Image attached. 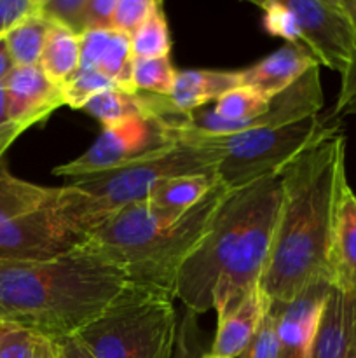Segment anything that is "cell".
I'll use <instances>...</instances> for the list:
<instances>
[{"label": "cell", "mask_w": 356, "mask_h": 358, "mask_svg": "<svg viewBox=\"0 0 356 358\" xmlns=\"http://www.w3.org/2000/svg\"><path fill=\"white\" fill-rule=\"evenodd\" d=\"M218 182L216 173L185 175V177L171 178L157 185L145 201L163 213L181 215L198 205Z\"/></svg>", "instance_id": "obj_18"}, {"label": "cell", "mask_w": 356, "mask_h": 358, "mask_svg": "<svg viewBox=\"0 0 356 358\" xmlns=\"http://www.w3.org/2000/svg\"><path fill=\"white\" fill-rule=\"evenodd\" d=\"M133 58H163L171 52V34L163 2L131 35Z\"/></svg>", "instance_id": "obj_21"}, {"label": "cell", "mask_w": 356, "mask_h": 358, "mask_svg": "<svg viewBox=\"0 0 356 358\" xmlns=\"http://www.w3.org/2000/svg\"><path fill=\"white\" fill-rule=\"evenodd\" d=\"M20 136L13 122L7 115V100H6V87L0 84V159H3V154L9 149L10 143Z\"/></svg>", "instance_id": "obj_35"}, {"label": "cell", "mask_w": 356, "mask_h": 358, "mask_svg": "<svg viewBox=\"0 0 356 358\" xmlns=\"http://www.w3.org/2000/svg\"><path fill=\"white\" fill-rule=\"evenodd\" d=\"M281 198V175L269 177L265 180L264 192L244 227L236 255L213 290V311L216 313V320L225 317L250 290L260 285L271 254Z\"/></svg>", "instance_id": "obj_9"}, {"label": "cell", "mask_w": 356, "mask_h": 358, "mask_svg": "<svg viewBox=\"0 0 356 358\" xmlns=\"http://www.w3.org/2000/svg\"><path fill=\"white\" fill-rule=\"evenodd\" d=\"M269 306L271 301L260 285L250 290L232 311L216 320L215 338L208 352L220 358H239L260 327Z\"/></svg>", "instance_id": "obj_16"}, {"label": "cell", "mask_w": 356, "mask_h": 358, "mask_svg": "<svg viewBox=\"0 0 356 358\" xmlns=\"http://www.w3.org/2000/svg\"><path fill=\"white\" fill-rule=\"evenodd\" d=\"M184 115L133 117L103 128L86 152L70 163L52 168V175L77 178L115 170L152 156L180 142V119Z\"/></svg>", "instance_id": "obj_10"}, {"label": "cell", "mask_w": 356, "mask_h": 358, "mask_svg": "<svg viewBox=\"0 0 356 358\" xmlns=\"http://www.w3.org/2000/svg\"><path fill=\"white\" fill-rule=\"evenodd\" d=\"M56 358H93L75 338L54 341Z\"/></svg>", "instance_id": "obj_36"}, {"label": "cell", "mask_w": 356, "mask_h": 358, "mask_svg": "<svg viewBox=\"0 0 356 358\" xmlns=\"http://www.w3.org/2000/svg\"><path fill=\"white\" fill-rule=\"evenodd\" d=\"M321 66L302 44H285L255 65L239 70L241 86H246L272 100L288 90L307 70Z\"/></svg>", "instance_id": "obj_15"}, {"label": "cell", "mask_w": 356, "mask_h": 358, "mask_svg": "<svg viewBox=\"0 0 356 358\" xmlns=\"http://www.w3.org/2000/svg\"><path fill=\"white\" fill-rule=\"evenodd\" d=\"M133 52L129 35L121 34V31L112 30L110 41L101 55L100 63H98V72L103 73L107 79L117 87L122 90H135L131 83V70H133Z\"/></svg>", "instance_id": "obj_24"}, {"label": "cell", "mask_w": 356, "mask_h": 358, "mask_svg": "<svg viewBox=\"0 0 356 358\" xmlns=\"http://www.w3.org/2000/svg\"><path fill=\"white\" fill-rule=\"evenodd\" d=\"M328 276L332 287L342 290L356 289V194L348 184V177L339 185L335 199Z\"/></svg>", "instance_id": "obj_14"}, {"label": "cell", "mask_w": 356, "mask_h": 358, "mask_svg": "<svg viewBox=\"0 0 356 358\" xmlns=\"http://www.w3.org/2000/svg\"><path fill=\"white\" fill-rule=\"evenodd\" d=\"M220 149L213 136L199 135L180 119V142L115 170L84 175L70 184L96 198L107 210L145 201L163 182L185 175L216 173Z\"/></svg>", "instance_id": "obj_6"}, {"label": "cell", "mask_w": 356, "mask_h": 358, "mask_svg": "<svg viewBox=\"0 0 356 358\" xmlns=\"http://www.w3.org/2000/svg\"><path fill=\"white\" fill-rule=\"evenodd\" d=\"M112 30H87L80 35V69L96 70Z\"/></svg>", "instance_id": "obj_31"}, {"label": "cell", "mask_w": 356, "mask_h": 358, "mask_svg": "<svg viewBox=\"0 0 356 358\" xmlns=\"http://www.w3.org/2000/svg\"><path fill=\"white\" fill-rule=\"evenodd\" d=\"M38 66L51 83L63 86L80 69V35L51 23Z\"/></svg>", "instance_id": "obj_19"}, {"label": "cell", "mask_w": 356, "mask_h": 358, "mask_svg": "<svg viewBox=\"0 0 356 358\" xmlns=\"http://www.w3.org/2000/svg\"><path fill=\"white\" fill-rule=\"evenodd\" d=\"M199 358H220V357H215V355H212V353H209V352H205Z\"/></svg>", "instance_id": "obj_39"}, {"label": "cell", "mask_w": 356, "mask_h": 358, "mask_svg": "<svg viewBox=\"0 0 356 358\" xmlns=\"http://www.w3.org/2000/svg\"><path fill=\"white\" fill-rule=\"evenodd\" d=\"M0 38H2V37H0Z\"/></svg>", "instance_id": "obj_41"}, {"label": "cell", "mask_w": 356, "mask_h": 358, "mask_svg": "<svg viewBox=\"0 0 356 358\" xmlns=\"http://www.w3.org/2000/svg\"><path fill=\"white\" fill-rule=\"evenodd\" d=\"M205 339L198 324V315L185 310L178 325L173 358H199L205 353Z\"/></svg>", "instance_id": "obj_30"}, {"label": "cell", "mask_w": 356, "mask_h": 358, "mask_svg": "<svg viewBox=\"0 0 356 358\" xmlns=\"http://www.w3.org/2000/svg\"><path fill=\"white\" fill-rule=\"evenodd\" d=\"M265 180L229 192L206 236L181 266L175 296L185 310L198 317L213 310V290L236 255L244 227L264 192Z\"/></svg>", "instance_id": "obj_8"}, {"label": "cell", "mask_w": 356, "mask_h": 358, "mask_svg": "<svg viewBox=\"0 0 356 358\" xmlns=\"http://www.w3.org/2000/svg\"><path fill=\"white\" fill-rule=\"evenodd\" d=\"M255 6L262 10V24L267 34L281 37L286 44H300L295 16L285 0H265L255 2Z\"/></svg>", "instance_id": "obj_26"}, {"label": "cell", "mask_w": 356, "mask_h": 358, "mask_svg": "<svg viewBox=\"0 0 356 358\" xmlns=\"http://www.w3.org/2000/svg\"><path fill=\"white\" fill-rule=\"evenodd\" d=\"M115 3H117V0H86L84 31L112 30Z\"/></svg>", "instance_id": "obj_34"}, {"label": "cell", "mask_w": 356, "mask_h": 358, "mask_svg": "<svg viewBox=\"0 0 356 358\" xmlns=\"http://www.w3.org/2000/svg\"><path fill=\"white\" fill-rule=\"evenodd\" d=\"M177 297L128 283L110 306L75 336L93 358H173Z\"/></svg>", "instance_id": "obj_5"}, {"label": "cell", "mask_w": 356, "mask_h": 358, "mask_svg": "<svg viewBox=\"0 0 356 358\" xmlns=\"http://www.w3.org/2000/svg\"><path fill=\"white\" fill-rule=\"evenodd\" d=\"M114 86L115 84L110 79H107L103 73L98 72V70L79 69V72L61 86L63 100H65V105H68L70 108L82 110L86 103H89L94 96H98L100 93Z\"/></svg>", "instance_id": "obj_25"}, {"label": "cell", "mask_w": 356, "mask_h": 358, "mask_svg": "<svg viewBox=\"0 0 356 358\" xmlns=\"http://www.w3.org/2000/svg\"><path fill=\"white\" fill-rule=\"evenodd\" d=\"M16 69L13 58L9 55V49H7L6 42H3V37L0 38V84L6 83L7 77L10 76V72Z\"/></svg>", "instance_id": "obj_37"}, {"label": "cell", "mask_w": 356, "mask_h": 358, "mask_svg": "<svg viewBox=\"0 0 356 358\" xmlns=\"http://www.w3.org/2000/svg\"><path fill=\"white\" fill-rule=\"evenodd\" d=\"M44 358H56V353H54V352L49 353V355H47V357H44Z\"/></svg>", "instance_id": "obj_40"}, {"label": "cell", "mask_w": 356, "mask_h": 358, "mask_svg": "<svg viewBox=\"0 0 356 358\" xmlns=\"http://www.w3.org/2000/svg\"><path fill=\"white\" fill-rule=\"evenodd\" d=\"M52 352V341L0 318V358H44Z\"/></svg>", "instance_id": "obj_22"}, {"label": "cell", "mask_w": 356, "mask_h": 358, "mask_svg": "<svg viewBox=\"0 0 356 358\" xmlns=\"http://www.w3.org/2000/svg\"><path fill=\"white\" fill-rule=\"evenodd\" d=\"M241 86L239 70H181L177 72L170 98L178 112L191 114L215 103L222 94Z\"/></svg>", "instance_id": "obj_17"}, {"label": "cell", "mask_w": 356, "mask_h": 358, "mask_svg": "<svg viewBox=\"0 0 356 358\" xmlns=\"http://www.w3.org/2000/svg\"><path fill=\"white\" fill-rule=\"evenodd\" d=\"M229 192L218 182L181 215L159 212L147 201L121 206L91 231L82 247L121 269L128 283L175 296L181 266L206 236Z\"/></svg>", "instance_id": "obj_3"}, {"label": "cell", "mask_w": 356, "mask_h": 358, "mask_svg": "<svg viewBox=\"0 0 356 358\" xmlns=\"http://www.w3.org/2000/svg\"><path fill=\"white\" fill-rule=\"evenodd\" d=\"M126 285L121 269L82 245L51 261H3L0 318L52 343L75 338Z\"/></svg>", "instance_id": "obj_2"}, {"label": "cell", "mask_w": 356, "mask_h": 358, "mask_svg": "<svg viewBox=\"0 0 356 358\" xmlns=\"http://www.w3.org/2000/svg\"><path fill=\"white\" fill-rule=\"evenodd\" d=\"M346 178V136L335 126L283 170V198L260 289L290 303L307 287L330 282L328 248L339 185Z\"/></svg>", "instance_id": "obj_1"}, {"label": "cell", "mask_w": 356, "mask_h": 358, "mask_svg": "<svg viewBox=\"0 0 356 358\" xmlns=\"http://www.w3.org/2000/svg\"><path fill=\"white\" fill-rule=\"evenodd\" d=\"M344 115H356V55L351 65L341 76V90L337 101L332 110V117L339 119Z\"/></svg>", "instance_id": "obj_32"}, {"label": "cell", "mask_w": 356, "mask_h": 358, "mask_svg": "<svg viewBox=\"0 0 356 358\" xmlns=\"http://www.w3.org/2000/svg\"><path fill=\"white\" fill-rule=\"evenodd\" d=\"M341 6L346 10L349 21H351L356 30V0H341Z\"/></svg>", "instance_id": "obj_38"}, {"label": "cell", "mask_w": 356, "mask_h": 358, "mask_svg": "<svg viewBox=\"0 0 356 358\" xmlns=\"http://www.w3.org/2000/svg\"><path fill=\"white\" fill-rule=\"evenodd\" d=\"M3 87L7 115L20 135L65 105L61 86L51 83L38 65L16 66Z\"/></svg>", "instance_id": "obj_12"}, {"label": "cell", "mask_w": 356, "mask_h": 358, "mask_svg": "<svg viewBox=\"0 0 356 358\" xmlns=\"http://www.w3.org/2000/svg\"><path fill=\"white\" fill-rule=\"evenodd\" d=\"M278 357V315L269 306L260 327L239 358H276Z\"/></svg>", "instance_id": "obj_29"}, {"label": "cell", "mask_w": 356, "mask_h": 358, "mask_svg": "<svg viewBox=\"0 0 356 358\" xmlns=\"http://www.w3.org/2000/svg\"><path fill=\"white\" fill-rule=\"evenodd\" d=\"M157 0H117L112 30L131 35L159 7Z\"/></svg>", "instance_id": "obj_28"}, {"label": "cell", "mask_w": 356, "mask_h": 358, "mask_svg": "<svg viewBox=\"0 0 356 358\" xmlns=\"http://www.w3.org/2000/svg\"><path fill=\"white\" fill-rule=\"evenodd\" d=\"M86 0H40L38 13L52 24L66 28L75 35L84 34Z\"/></svg>", "instance_id": "obj_27"}, {"label": "cell", "mask_w": 356, "mask_h": 358, "mask_svg": "<svg viewBox=\"0 0 356 358\" xmlns=\"http://www.w3.org/2000/svg\"><path fill=\"white\" fill-rule=\"evenodd\" d=\"M108 213L72 184L45 187L23 180L0 159V262L51 261L70 254Z\"/></svg>", "instance_id": "obj_4"}, {"label": "cell", "mask_w": 356, "mask_h": 358, "mask_svg": "<svg viewBox=\"0 0 356 358\" xmlns=\"http://www.w3.org/2000/svg\"><path fill=\"white\" fill-rule=\"evenodd\" d=\"M339 126L337 119L311 115L274 128H260L230 136H213L220 149L218 180L232 191L278 177L304 150Z\"/></svg>", "instance_id": "obj_7"}, {"label": "cell", "mask_w": 356, "mask_h": 358, "mask_svg": "<svg viewBox=\"0 0 356 358\" xmlns=\"http://www.w3.org/2000/svg\"><path fill=\"white\" fill-rule=\"evenodd\" d=\"M330 287V282H318L290 303H271L278 315L276 358H311L314 332Z\"/></svg>", "instance_id": "obj_13"}, {"label": "cell", "mask_w": 356, "mask_h": 358, "mask_svg": "<svg viewBox=\"0 0 356 358\" xmlns=\"http://www.w3.org/2000/svg\"><path fill=\"white\" fill-rule=\"evenodd\" d=\"M40 0H0V37L38 10Z\"/></svg>", "instance_id": "obj_33"}, {"label": "cell", "mask_w": 356, "mask_h": 358, "mask_svg": "<svg viewBox=\"0 0 356 358\" xmlns=\"http://www.w3.org/2000/svg\"><path fill=\"white\" fill-rule=\"evenodd\" d=\"M295 16L300 44L320 65L342 73L356 55V30L341 0H285Z\"/></svg>", "instance_id": "obj_11"}, {"label": "cell", "mask_w": 356, "mask_h": 358, "mask_svg": "<svg viewBox=\"0 0 356 358\" xmlns=\"http://www.w3.org/2000/svg\"><path fill=\"white\" fill-rule=\"evenodd\" d=\"M175 79H177V70H175L170 56L133 59L131 83L135 90L170 96L175 86Z\"/></svg>", "instance_id": "obj_23"}, {"label": "cell", "mask_w": 356, "mask_h": 358, "mask_svg": "<svg viewBox=\"0 0 356 358\" xmlns=\"http://www.w3.org/2000/svg\"><path fill=\"white\" fill-rule=\"evenodd\" d=\"M49 28H51V23L45 17H42L37 10L31 16L24 17L21 23H17L16 27L10 28L3 35V42L9 49L14 65L35 66L40 63Z\"/></svg>", "instance_id": "obj_20"}]
</instances>
